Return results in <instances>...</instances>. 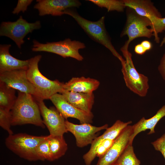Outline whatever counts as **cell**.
I'll return each mask as SVG.
<instances>
[{"mask_svg": "<svg viewBox=\"0 0 165 165\" xmlns=\"http://www.w3.org/2000/svg\"><path fill=\"white\" fill-rule=\"evenodd\" d=\"M115 165H117L116 164H115Z\"/></svg>", "mask_w": 165, "mask_h": 165, "instance_id": "35", "label": "cell"}, {"mask_svg": "<svg viewBox=\"0 0 165 165\" xmlns=\"http://www.w3.org/2000/svg\"><path fill=\"white\" fill-rule=\"evenodd\" d=\"M101 8H106L108 11H116L122 12L126 7L123 0H89Z\"/></svg>", "mask_w": 165, "mask_h": 165, "instance_id": "24", "label": "cell"}, {"mask_svg": "<svg viewBox=\"0 0 165 165\" xmlns=\"http://www.w3.org/2000/svg\"><path fill=\"white\" fill-rule=\"evenodd\" d=\"M114 140L106 139L103 141L97 146L96 150V157L99 158L105 155L112 146Z\"/></svg>", "mask_w": 165, "mask_h": 165, "instance_id": "28", "label": "cell"}, {"mask_svg": "<svg viewBox=\"0 0 165 165\" xmlns=\"http://www.w3.org/2000/svg\"><path fill=\"white\" fill-rule=\"evenodd\" d=\"M165 116V105L157 112L156 114L151 118L146 119L143 117L137 123L132 126V132L130 139L129 144L132 145L135 136L140 132L149 129L148 134H151L155 132V127L159 121Z\"/></svg>", "mask_w": 165, "mask_h": 165, "instance_id": "19", "label": "cell"}, {"mask_svg": "<svg viewBox=\"0 0 165 165\" xmlns=\"http://www.w3.org/2000/svg\"><path fill=\"white\" fill-rule=\"evenodd\" d=\"M134 50L136 53L139 55H142L146 51L141 44H137L135 46Z\"/></svg>", "mask_w": 165, "mask_h": 165, "instance_id": "32", "label": "cell"}, {"mask_svg": "<svg viewBox=\"0 0 165 165\" xmlns=\"http://www.w3.org/2000/svg\"><path fill=\"white\" fill-rule=\"evenodd\" d=\"M15 89L0 82V108L10 111L14 105L17 97Z\"/></svg>", "mask_w": 165, "mask_h": 165, "instance_id": "22", "label": "cell"}, {"mask_svg": "<svg viewBox=\"0 0 165 165\" xmlns=\"http://www.w3.org/2000/svg\"><path fill=\"white\" fill-rule=\"evenodd\" d=\"M151 144L156 150L161 152L165 160V134Z\"/></svg>", "mask_w": 165, "mask_h": 165, "instance_id": "29", "label": "cell"}, {"mask_svg": "<svg viewBox=\"0 0 165 165\" xmlns=\"http://www.w3.org/2000/svg\"><path fill=\"white\" fill-rule=\"evenodd\" d=\"M150 28L152 29L155 41L157 43L160 42L158 34L165 31V17H156L151 21Z\"/></svg>", "mask_w": 165, "mask_h": 165, "instance_id": "26", "label": "cell"}, {"mask_svg": "<svg viewBox=\"0 0 165 165\" xmlns=\"http://www.w3.org/2000/svg\"><path fill=\"white\" fill-rule=\"evenodd\" d=\"M140 160L135 154L132 145L129 144L120 156L117 165H140Z\"/></svg>", "mask_w": 165, "mask_h": 165, "instance_id": "23", "label": "cell"}, {"mask_svg": "<svg viewBox=\"0 0 165 165\" xmlns=\"http://www.w3.org/2000/svg\"><path fill=\"white\" fill-rule=\"evenodd\" d=\"M48 140L53 161L64 156L68 150V145L63 136L48 135Z\"/></svg>", "mask_w": 165, "mask_h": 165, "instance_id": "21", "label": "cell"}, {"mask_svg": "<svg viewBox=\"0 0 165 165\" xmlns=\"http://www.w3.org/2000/svg\"><path fill=\"white\" fill-rule=\"evenodd\" d=\"M31 49L34 52L43 51L53 53L65 58L71 57L79 61L83 59L79 53V50L84 49L85 44L80 41L72 40L69 38L57 42H48L42 43L36 40L33 41Z\"/></svg>", "mask_w": 165, "mask_h": 165, "instance_id": "7", "label": "cell"}, {"mask_svg": "<svg viewBox=\"0 0 165 165\" xmlns=\"http://www.w3.org/2000/svg\"><path fill=\"white\" fill-rule=\"evenodd\" d=\"M34 8L37 9L40 16L51 15L61 16L65 10L73 7H79L81 3L76 0H37Z\"/></svg>", "mask_w": 165, "mask_h": 165, "instance_id": "14", "label": "cell"}, {"mask_svg": "<svg viewBox=\"0 0 165 165\" xmlns=\"http://www.w3.org/2000/svg\"><path fill=\"white\" fill-rule=\"evenodd\" d=\"M41 57V55H39L30 59V63L27 70V75L36 91L37 98H35L43 100L50 99L52 96L58 93L61 94L64 90V83L58 80H50L41 73L38 64Z\"/></svg>", "mask_w": 165, "mask_h": 165, "instance_id": "2", "label": "cell"}, {"mask_svg": "<svg viewBox=\"0 0 165 165\" xmlns=\"http://www.w3.org/2000/svg\"><path fill=\"white\" fill-rule=\"evenodd\" d=\"M158 70L163 79L165 81V52L160 60Z\"/></svg>", "mask_w": 165, "mask_h": 165, "instance_id": "31", "label": "cell"}, {"mask_svg": "<svg viewBox=\"0 0 165 165\" xmlns=\"http://www.w3.org/2000/svg\"><path fill=\"white\" fill-rule=\"evenodd\" d=\"M48 137L24 133L13 134L6 138L5 144L9 149L21 158L30 161L40 160L36 153V148Z\"/></svg>", "mask_w": 165, "mask_h": 165, "instance_id": "4", "label": "cell"}, {"mask_svg": "<svg viewBox=\"0 0 165 165\" xmlns=\"http://www.w3.org/2000/svg\"><path fill=\"white\" fill-rule=\"evenodd\" d=\"M121 52L125 58V61L121 63V70L127 87L140 97H145L149 88L148 77L137 71L132 60V54L128 50Z\"/></svg>", "mask_w": 165, "mask_h": 165, "instance_id": "6", "label": "cell"}, {"mask_svg": "<svg viewBox=\"0 0 165 165\" xmlns=\"http://www.w3.org/2000/svg\"><path fill=\"white\" fill-rule=\"evenodd\" d=\"M32 1V0H18L17 5L12 11V13L18 14L20 12L24 13L27 10L28 6Z\"/></svg>", "mask_w": 165, "mask_h": 165, "instance_id": "30", "label": "cell"}, {"mask_svg": "<svg viewBox=\"0 0 165 165\" xmlns=\"http://www.w3.org/2000/svg\"><path fill=\"white\" fill-rule=\"evenodd\" d=\"M64 13L72 17L91 38L108 49L121 62L124 60L112 44L111 38L105 28V16H102L98 21H92L82 17L75 10L72 9L68 8L65 10Z\"/></svg>", "mask_w": 165, "mask_h": 165, "instance_id": "3", "label": "cell"}, {"mask_svg": "<svg viewBox=\"0 0 165 165\" xmlns=\"http://www.w3.org/2000/svg\"><path fill=\"white\" fill-rule=\"evenodd\" d=\"M11 125L10 111L0 108V126L8 132L9 135L13 134L10 128Z\"/></svg>", "mask_w": 165, "mask_h": 165, "instance_id": "27", "label": "cell"}, {"mask_svg": "<svg viewBox=\"0 0 165 165\" xmlns=\"http://www.w3.org/2000/svg\"><path fill=\"white\" fill-rule=\"evenodd\" d=\"M127 8L126 21L120 36L127 35L128 39L121 48V51H128L130 43L135 38L141 37L150 38L153 36L152 29L148 28L151 24L150 19L139 15L133 9Z\"/></svg>", "mask_w": 165, "mask_h": 165, "instance_id": "5", "label": "cell"}, {"mask_svg": "<svg viewBox=\"0 0 165 165\" xmlns=\"http://www.w3.org/2000/svg\"><path fill=\"white\" fill-rule=\"evenodd\" d=\"M141 44L147 51L149 50L152 47L151 43L147 40H144L142 41Z\"/></svg>", "mask_w": 165, "mask_h": 165, "instance_id": "33", "label": "cell"}, {"mask_svg": "<svg viewBox=\"0 0 165 165\" xmlns=\"http://www.w3.org/2000/svg\"><path fill=\"white\" fill-rule=\"evenodd\" d=\"M10 44L0 45V73L18 69L27 70L30 59L22 60L13 57L9 53Z\"/></svg>", "mask_w": 165, "mask_h": 165, "instance_id": "16", "label": "cell"}, {"mask_svg": "<svg viewBox=\"0 0 165 165\" xmlns=\"http://www.w3.org/2000/svg\"><path fill=\"white\" fill-rule=\"evenodd\" d=\"M132 123V121L124 122L118 120L110 127L108 128L104 133L97 137L91 144L88 151L83 156L84 160L88 163H91L96 157V151L100 143L106 139L115 140L123 130Z\"/></svg>", "mask_w": 165, "mask_h": 165, "instance_id": "15", "label": "cell"}, {"mask_svg": "<svg viewBox=\"0 0 165 165\" xmlns=\"http://www.w3.org/2000/svg\"><path fill=\"white\" fill-rule=\"evenodd\" d=\"M41 27L40 21L29 23L20 16L15 21L2 22L0 25V35L9 38L20 49L24 42V39L26 35Z\"/></svg>", "mask_w": 165, "mask_h": 165, "instance_id": "8", "label": "cell"}, {"mask_svg": "<svg viewBox=\"0 0 165 165\" xmlns=\"http://www.w3.org/2000/svg\"><path fill=\"white\" fill-rule=\"evenodd\" d=\"M126 7L133 9L138 15L148 18L151 21L156 17H162L160 13L148 0H123Z\"/></svg>", "mask_w": 165, "mask_h": 165, "instance_id": "20", "label": "cell"}, {"mask_svg": "<svg viewBox=\"0 0 165 165\" xmlns=\"http://www.w3.org/2000/svg\"><path fill=\"white\" fill-rule=\"evenodd\" d=\"M132 132V126L128 125L114 140L105 154L99 159L96 165H115L127 146Z\"/></svg>", "mask_w": 165, "mask_h": 165, "instance_id": "13", "label": "cell"}, {"mask_svg": "<svg viewBox=\"0 0 165 165\" xmlns=\"http://www.w3.org/2000/svg\"><path fill=\"white\" fill-rule=\"evenodd\" d=\"M100 84L99 81L90 77H73L64 83V89L68 91L90 93L96 90Z\"/></svg>", "mask_w": 165, "mask_h": 165, "instance_id": "18", "label": "cell"}, {"mask_svg": "<svg viewBox=\"0 0 165 165\" xmlns=\"http://www.w3.org/2000/svg\"><path fill=\"white\" fill-rule=\"evenodd\" d=\"M0 82L20 92L31 94L35 98H37L35 88L27 78L26 70L18 69L0 73Z\"/></svg>", "mask_w": 165, "mask_h": 165, "instance_id": "12", "label": "cell"}, {"mask_svg": "<svg viewBox=\"0 0 165 165\" xmlns=\"http://www.w3.org/2000/svg\"><path fill=\"white\" fill-rule=\"evenodd\" d=\"M70 104L86 112H91L94 102L93 93H85L65 90L61 94Z\"/></svg>", "mask_w": 165, "mask_h": 165, "instance_id": "17", "label": "cell"}, {"mask_svg": "<svg viewBox=\"0 0 165 165\" xmlns=\"http://www.w3.org/2000/svg\"><path fill=\"white\" fill-rule=\"evenodd\" d=\"M48 138L40 143L36 149V154L40 160L53 161Z\"/></svg>", "mask_w": 165, "mask_h": 165, "instance_id": "25", "label": "cell"}, {"mask_svg": "<svg viewBox=\"0 0 165 165\" xmlns=\"http://www.w3.org/2000/svg\"><path fill=\"white\" fill-rule=\"evenodd\" d=\"M39 107L43 122L47 128L50 135L53 136H63L68 132L65 126V120L56 108H48L43 100L35 99Z\"/></svg>", "mask_w": 165, "mask_h": 165, "instance_id": "10", "label": "cell"}, {"mask_svg": "<svg viewBox=\"0 0 165 165\" xmlns=\"http://www.w3.org/2000/svg\"><path fill=\"white\" fill-rule=\"evenodd\" d=\"M10 114L11 125L30 124L45 127L38 105L31 94L19 91Z\"/></svg>", "mask_w": 165, "mask_h": 165, "instance_id": "1", "label": "cell"}, {"mask_svg": "<svg viewBox=\"0 0 165 165\" xmlns=\"http://www.w3.org/2000/svg\"><path fill=\"white\" fill-rule=\"evenodd\" d=\"M164 44H165V36L163 38V39L160 43V46H162Z\"/></svg>", "mask_w": 165, "mask_h": 165, "instance_id": "34", "label": "cell"}, {"mask_svg": "<svg viewBox=\"0 0 165 165\" xmlns=\"http://www.w3.org/2000/svg\"><path fill=\"white\" fill-rule=\"evenodd\" d=\"M50 99L65 119L75 118L78 119L81 123H92L94 115L92 112H88L75 107L69 103L62 94H55Z\"/></svg>", "mask_w": 165, "mask_h": 165, "instance_id": "11", "label": "cell"}, {"mask_svg": "<svg viewBox=\"0 0 165 165\" xmlns=\"http://www.w3.org/2000/svg\"><path fill=\"white\" fill-rule=\"evenodd\" d=\"M65 123L67 131L74 135L76 145L79 148L91 145L97 137L98 132L101 130H106L108 127L107 124L101 127H96L88 123L77 124L67 120H65Z\"/></svg>", "mask_w": 165, "mask_h": 165, "instance_id": "9", "label": "cell"}]
</instances>
